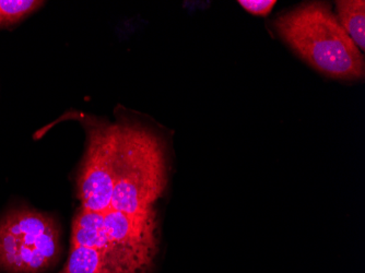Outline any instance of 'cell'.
Listing matches in <instances>:
<instances>
[{"label":"cell","mask_w":365,"mask_h":273,"mask_svg":"<svg viewBox=\"0 0 365 273\" xmlns=\"http://www.w3.org/2000/svg\"><path fill=\"white\" fill-rule=\"evenodd\" d=\"M274 26L281 38L323 75L339 80L364 78V55L328 4H303L279 16Z\"/></svg>","instance_id":"obj_1"},{"label":"cell","mask_w":365,"mask_h":273,"mask_svg":"<svg viewBox=\"0 0 365 273\" xmlns=\"http://www.w3.org/2000/svg\"><path fill=\"white\" fill-rule=\"evenodd\" d=\"M118 174L110 208L129 215L155 211L167 186V159L155 133L135 125H118Z\"/></svg>","instance_id":"obj_2"},{"label":"cell","mask_w":365,"mask_h":273,"mask_svg":"<svg viewBox=\"0 0 365 273\" xmlns=\"http://www.w3.org/2000/svg\"><path fill=\"white\" fill-rule=\"evenodd\" d=\"M61 234L51 215L21 207L0 220V269L43 273L58 260Z\"/></svg>","instance_id":"obj_3"},{"label":"cell","mask_w":365,"mask_h":273,"mask_svg":"<svg viewBox=\"0 0 365 273\" xmlns=\"http://www.w3.org/2000/svg\"><path fill=\"white\" fill-rule=\"evenodd\" d=\"M118 125H98L89 131V143L78 176L81 208L104 213L110 209L118 174Z\"/></svg>","instance_id":"obj_4"},{"label":"cell","mask_w":365,"mask_h":273,"mask_svg":"<svg viewBox=\"0 0 365 273\" xmlns=\"http://www.w3.org/2000/svg\"><path fill=\"white\" fill-rule=\"evenodd\" d=\"M71 245L93 248L126 273H150L153 262L108 237L103 213L81 208L73 220Z\"/></svg>","instance_id":"obj_5"},{"label":"cell","mask_w":365,"mask_h":273,"mask_svg":"<svg viewBox=\"0 0 365 273\" xmlns=\"http://www.w3.org/2000/svg\"><path fill=\"white\" fill-rule=\"evenodd\" d=\"M61 273H126L113 264L101 252L71 245L68 259Z\"/></svg>","instance_id":"obj_6"},{"label":"cell","mask_w":365,"mask_h":273,"mask_svg":"<svg viewBox=\"0 0 365 273\" xmlns=\"http://www.w3.org/2000/svg\"><path fill=\"white\" fill-rule=\"evenodd\" d=\"M338 20L361 53L365 49V3L363 0L336 1Z\"/></svg>","instance_id":"obj_7"},{"label":"cell","mask_w":365,"mask_h":273,"mask_svg":"<svg viewBox=\"0 0 365 273\" xmlns=\"http://www.w3.org/2000/svg\"><path fill=\"white\" fill-rule=\"evenodd\" d=\"M36 0H0V26L19 21L43 5Z\"/></svg>","instance_id":"obj_8"},{"label":"cell","mask_w":365,"mask_h":273,"mask_svg":"<svg viewBox=\"0 0 365 273\" xmlns=\"http://www.w3.org/2000/svg\"><path fill=\"white\" fill-rule=\"evenodd\" d=\"M240 5L255 16H267L276 5V0H240Z\"/></svg>","instance_id":"obj_9"}]
</instances>
